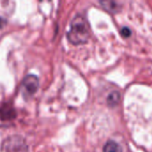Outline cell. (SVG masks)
<instances>
[{"instance_id":"obj_4","label":"cell","mask_w":152,"mask_h":152,"mask_svg":"<svg viewBox=\"0 0 152 152\" xmlns=\"http://www.w3.org/2000/svg\"><path fill=\"white\" fill-rule=\"evenodd\" d=\"M119 99H120V94L118 92H112L109 97H108V104L111 107H114L116 106L118 102H119Z\"/></svg>"},{"instance_id":"obj_1","label":"cell","mask_w":152,"mask_h":152,"mask_svg":"<svg viewBox=\"0 0 152 152\" xmlns=\"http://www.w3.org/2000/svg\"><path fill=\"white\" fill-rule=\"evenodd\" d=\"M67 37L73 45H81L87 42L90 37V27L87 20L83 15L78 14L73 19Z\"/></svg>"},{"instance_id":"obj_2","label":"cell","mask_w":152,"mask_h":152,"mask_svg":"<svg viewBox=\"0 0 152 152\" xmlns=\"http://www.w3.org/2000/svg\"><path fill=\"white\" fill-rule=\"evenodd\" d=\"M38 86H39V81L36 76H34V75L27 76L21 83L23 95L25 97L33 95L37 92Z\"/></svg>"},{"instance_id":"obj_3","label":"cell","mask_w":152,"mask_h":152,"mask_svg":"<svg viewBox=\"0 0 152 152\" xmlns=\"http://www.w3.org/2000/svg\"><path fill=\"white\" fill-rule=\"evenodd\" d=\"M103 152H123L121 146L114 141H109L103 147Z\"/></svg>"},{"instance_id":"obj_5","label":"cell","mask_w":152,"mask_h":152,"mask_svg":"<svg viewBox=\"0 0 152 152\" xmlns=\"http://www.w3.org/2000/svg\"><path fill=\"white\" fill-rule=\"evenodd\" d=\"M121 34H122L123 37H129L131 36V30L128 28H123L122 30H121Z\"/></svg>"}]
</instances>
